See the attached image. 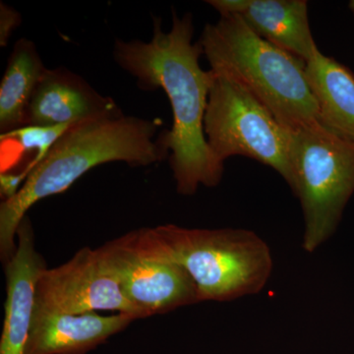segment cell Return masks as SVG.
Instances as JSON below:
<instances>
[{"instance_id":"14","label":"cell","mask_w":354,"mask_h":354,"mask_svg":"<svg viewBox=\"0 0 354 354\" xmlns=\"http://www.w3.org/2000/svg\"><path fill=\"white\" fill-rule=\"evenodd\" d=\"M36 44L21 39L14 44L0 84V132L25 127L28 108L46 71Z\"/></svg>"},{"instance_id":"8","label":"cell","mask_w":354,"mask_h":354,"mask_svg":"<svg viewBox=\"0 0 354 354\" xmlns=\"http://www.w3.org/2000/svg\"><path fill=\"white\" fill-rule=\"evenodd\" d=\"M99 250L139 320L199 304L196 286L180 266L137 252L120 237Z\"/></svg>"},{"instance_id":"3","label":"cell","mask_w":354,"mask_h":354,"mask_svg":"<svg viewBox=\"0 0 354 354\" xmlns=\"http://www.w3.org/2000/svg\"><path fill=\"white\" fill-rule=\"evenodd\" d=\"M137 252L183 267L200 302H227L258 295L274 270L271 248L245 228H189L162 225L120 236Z\"/></svg>"},{"instance_id":"2","label":"cell","mask_w":354,"mask_h":354,"mask_svg":"<svg viewBox=\"0 0 354 354\" xmlns=\"http://www.w3.org/2000/svg\"><path fill=\"white\" fill-rule=\"evenodd\" d=\"M158 123L124 114L72 125L46 157L30 172L19 192L0 205V253L4 264L12 257L21 221L36 203L69 189L97 165L123 162L148 167L169 153L155 140Z\"/></svg>"},{"instance_id":"7","label":"cell","mask_w":354,"mask_h":354,"mask_svg":"<svg viewBox=\"0 0 354 354\" xmlns=\"http://www.w3.org/2000/svg\"><path fill=\"white\" fill-rule=\"evenodd\" d=\"M115 312L139 317L109 272L99 248L84 247L64 264L43 272L36 288L35 313Z\"/></svg>"},{"instance_id":"16","label":"cell","mask_w":354,"mask_h":354,"mask_svg":"<svg viewBox=\"0 0 354 354\" xmlns=\"http://www.w3.org/2000/svg\"><path fill=\"white\" fill-rule=\"evenodd\" d=\"M31 171L29 165H27L22 171L18 172V174L1 172L0 174V193H1V197L3 198V201L11 199L19 192Z\"/></svg>"},{"instance_id":"5","label":"cell","mask_w":354,"mask_h":354,"mask_svg":"<svg viewBox=\"0 0 354 354\" xmlns=\"http://www.w3.org/2000/svg\"><path fill=\"white\" fill-rule=\"evenodd\" d=\"M288 155L290 189L304 215L302 249L314 253L334 234L354 193V144L318 123L290 131Z\"/></svg>"},{"instance_id":"17","label":"cell","mask_w":354,"mask_h":354,"mask_svg":"<svg viewBox=\"0 0 354 354\" xmlns=\"http://www.w3.org/2000/svg\"><path fill=\"white\" fill-rule=\"evenodd\" d=\"M21 22L20 14L6 3L0 4V44L6 46L11 34Z\"/></svg>"},{"instance_id":"13","label":"cell","mask_w":354,"mask_h":354,"mask_svg":"<svg viewBox=\"0 0 354 354\" xmlns=\"http://www.w3.org/2000/svg\"><path fill=\"white\" fill-rule=\"evenodd\" d=\"M305 71L318 109L319 124L354 144L353 72L321 51L306 62Z\"/></svg>"},{"instance_id":"11","label":"cell","mask_w":354,"mask_h":354,"mask_svg":"<svg viewBox=\"0 0 354 354\" xmlns=\"http://www.w3.org/2000/svg\"><path fill=\"white\" fill-rule=\"evenodd\" d=\"M221 16L236 15L256 35L305 64L318 46L309 24L306 0H209Z\"/></svg>"},{"instance_id":"10","label":"cell","mask_w":354,"mask_h":354,"mask_svg":"<svg viewBox=\"0 0 354 354\" xmlns=\"http://www.w3.org/2000/svg\"><path fill=\"white\" fill-rule=\"evenodd\" d=\"M122 114L111 97L95 90L82 77L59 67L46 69L28 108L26 125H74Z\"/></svg>"},{"instance_id":"12","label":"cell","mask_w":354,"mask_h":354,"mask_svg":"<svg viewBox=\"0 0 354 354\" xmlns=\"http://www.w3.org/2000/svg\"><path fill=\"white\" fill-rule=\"evenodd\" d=\"M136 320L127 313H35L26 354H86Z\"/></svg>"},{"instance_id":"6","label":"cell","mask_w":354,"mask_h":354,"mask_svg":"<svg viewBox=\"0 0 354 354\" xmlns=\"http://www.w3.org/2000/svg\"><path fill=\"white\" fill-rule=\"evenodd\" d=\"M214 75L204 129L216 160L225 165L235 156L252 158L278 172L290 188V131L245 88Z\"/></svg>"},{"instance_id":"1","label":"cell","mask_w":354,"mask_h":354,"mask_svg":"<svg viewBox=\"0 0 354 354\" xmlns=\"http://www.w3.org/2000/svg\"><path fill=\"white\" fill-rule=\"evenodd\" d=\"M171 31L162 29V20L153 18L150 41L139 39L114 44L113 55L121 68L136 78L145 90L165 91L171 102L174 124L158 137L169 155L176 191L194 195L200 186L220 184L225 165L209 148L204 122L214 75L200 65L203 55L199 41L193 43L194 23L191 13L179 17L172 13Z\"/></svg>"},{"instance_id":"9","label":"cell","mask_w":354,"mask_h":354,"mask_svg":"<svg viewBox=\"0 0 354 354\" xmlns=\"http://www.w3.org/2000/svg\"><path fill=\"white\" fill-rule=\"evenodd\" d=\"M16 249L6 263V300L0 339V354H26L35 309L36 288L46 269L43 256L35 242L29 218L21 221Z\"/></svg>"},{"instance_id":"4","label":"cell","mask_w":354,"mask_h":354,"mask_svg":"<svg viewBox=\"0 0 354 354\" xmlns=\"http://www.w3.org/2000/svg\"><path fill=\"white\" fill-rule=\"evenodd\" d=\"M198 41L214 73L245 88L286 129L318 124L304 60L261 38L236 15L207 24Z\"/></svg>"},{"instance_id":"15","label":"cell","mask_w":354,"mask_h":354,"mask_svg":"<svg viewBox=\"0 0 354 354\" xmlns=\"http://www.w3.org/2000/svg\"><path fill=\"white\" fill-rule=\"evenodd\" d=\"M72 125H58V127H41V125H26L14 131L1 134L0 140L14 144L15 152L7 160L1 162V172L9 171L19 160V153L36 152V156L29 162L30 169H34L46 157L58 140Z\"/></svg>"},{"instance_id":"18","label":"cell","mask_w":354,"mask_h":354,"mask_svg":"<svg viewBox=\"0 0 354 354\" xmlns=\"http://www.w3.org/2000/svg\"><path fill=\"white\" fill-rule=\"evenodd\" d=\"M349 8H351V12H353L354 15V0H353V1L349 2Z\"/></svg>"}]
</instances>
